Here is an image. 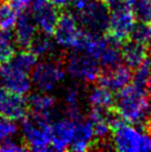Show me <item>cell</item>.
<instances>
[{"label": "cell", "instance_id": "6da1fadb", "mask_svg": "<svg viewBox=\"0 0 151 152\" xmlns=\"http://www.w3.org/2000/svg\"><path fill=\"white\" fill-rule=\"evenodd\" d=\"M113 109L125 121L146 129L151 117V99L146 89L129 83L117 91Z\"/></svg>", "mask_w": 151, "mask_h": 152}, {"label": "cell", "instance_id": "7a4b0ae2", "mask_svg": "<svg viewBox=\"0 0 151 152\" xmlns=\"http://www.w3.org/2000/svg\"><path fill=\"white\" fill-rule=\"evenodd\" d=\"M113 149L121 152L151 151V134L147 129L122 121L111 130Z\"/></svg>", "mask_w": 151, "mask_h": 152}, {"label": "cell", "instance_id": "3957f363", "mask_svg": "<svg viewBox=\"0 0 151 152\" xmlns=\"http://www.w3.org/2000/svg\"><path fill=\"white\" fill-rule=\"evenodd\" d=\"M51 121L32 113H27L20 120V131L27 150L47 152L51 150Z\"/></svg>", "mask_w": 151, "mask_h": 152}, {"label": "cell", "instance_id": "277c9868", "mask_svg": "<svg viewBox=\"0 0 151 152\" xmlns=\"http://www.w3.org/2000/svg\"><path fill=\"white\" fill-rule=\"evenodd\" d=\"M66 75L63 62L52 56L37 62L30 72V79L38 91L51 92L65 80Z\"/></svg>", "mask_w": 151, "mask_h": 152}, {"label": "cell", "instance_id": "5b68a950", "mask_svg": "<svg viewBox=\"0 0 151 152\" xmlns=\"http://www.w3.org/2000/svg\"><path fill=\"white\" fill-rule=\"evenodd\" d=\"M72 13L84 30L96 34H107L110 11L103 0H90L84 8L78 9Z\"/></svg>", "mask_w": 151, "mask_h": 152}, {"label": "cell", "instance_id": "8992f818", "mask_svg": "<svg viewBox=\"0 0 151 152\" xmlns=\"http://www.w3.org/2000/svg\"><path fill=\"white\" fill-rule=\"evenodd\" d=\"M66 60V72L75 80L82 81L86 83L98 82L102 68L99 62L90 55L84 51L70 50Z\"/></svg>", "mask_w": 151, "mask_h": 152}, {"label": "cell", "instance_id": "52a82bcc", "mask_svg": "<svg viewBox=\"0 0 151 152\" xmlns=\"http://www.w3.org/2000/svg\"><path fill=\"white\" fill-rule=\"evenodd\" d=\"M84 29L81 28L72 12L60 13L52 38L56 45L65 50H76L79 45Z\"/></svg>", "mask_w": 151, "mask_h": 152}, {"label": "cell", "instance_id": "ba28073f", "mask_svg": "<svg viewBox=\"0 0 151 152\" xmlns=\"http://www.w3.org/2000/svg\"><path fill=\"white\" fill-rule=\"evenodd\" d=\"M0 86L8 92L26 96L31 90L32 83L30 73L17 68L8 60L0 64Z\"/></svg>", "mask_w": 151, "mask_h": 152}, {"label": "cell", "instance_id": "9c48e42d", "mask_svg": "<svg viewBox=\"0 0 151 152\" xmlns=\"http://www.w3.org/2000/svg\"><path fill=\"white\" fill-rule=\"evenodd\" d=\"M29 11L36 21L38 30L52 36L60 16L59 8L49 0H32Z\"/></svg>", "mask_w": 151, "mask_h": 152}, {"label": "cell", "instance_id": "30bf717a", "mask_svg": "<svg viewBox=\"0 0 151 152\" xmlns=\"http://www.w3.org/2000/svg\"><path fill=\"white\" fill-rule=\"evenodd\" d=\"M136 18L131 8H125L110 12L108 34L118 42H125L129 39L130 32L136 23Z\"/></svg>", "mask_w": 151, "mask_h": 152}, {"label": "cell", "instance_id": "8fae6325", "mask_svg": "<svg viewBox=\"0 0 151 152\" xmlns=\"http://www.w3.org/2000/svg\"><path fill=\"white\" fill-rule=\"evenodd\" d=\"M75 120L68 118L66 115L51 121V150L62 152L69 149L75 133Z\"/></svg>", "mask_w": 151, "mask_h": 152}, {"label": "cell", "instance_id": "7c38bea8", "mask_svg": "<svg viewBox=\"0 0 151 152\" xmlns=\"http://www.w3.org/2000/svg\"><path fill=\"white\" fill-rule=\"evenodd\" d=\"M12 30L15 45L19 49H28L30 42L39 31L36 21L29 10L19 13Z\"/></svg>", "mask_w": 151, "mask_h": 152}, {"label": "cell", "instance_id": "4fadbf2b", "mask_svg": "<svg viewBox=\"0 0 151 152\" xmlns=\"http://www.w3.org/2000/svg\"><path fill=\"white\" fill-rule=\"evenodd\" d=\"M131 78L132 72L130 68L127 67L126 64H120L117 67L102 70L98 82L110 89L113 92H117L130 83Z\"/></svg>", "mask_w": 151, "mask_h": 152}, {"label": "cell", "instance_id": "5bb4252c", "mask_svg": "<svg viewBox=\"0 0 151 152\" xmlns=\"http://www.w3.org/2000/svg\"><path fill=\"white\" fill-rule=\"evenodd\" d=\"M96 138L91 121L88 118H82L76 121L75 133L69 149L75 152H84L92 148Z\"/></svg>", "mask_w": 151, "mask_h": 152}, {"label": "cell", "instance_id": "9a60e30c", "mask_svg": "<svg viewBox=\"0 0 151 152\" xmlns=\"http://www.w3.org/2000/svg\"><path fill=\"white\" fill-rule=\"evenodd\" d=\"M28 111L30 113L52 121V115L56 110V98L49 94V92L38 91L29 94L27 98Z\"/></svg>", "mask_w": 151, "mask_h": 152}, {"label": "cell", "instance_id": "2e32d148", "mask_svg": "<svg viewBox=\"0 0 151 152\" xmlns=\"http://www.w3.org/2000/svg\"><path fill=\"white\" fill-rule=\"evenodd\" d=\"M102 70L117 67L122 62L121 58V43L111 38L109 34H105V39L100 50L96 57Z\"/></svg>", "mask_w": 151, "mask_h": 152}, {"label": "cell", "instance_id": "e0dca14e", "mask_svg": "<svg viewBox=\"0 0 151 152\" xmlns=\"http://www.w3.org/2000/svg\"><path fill=\"white\" fill-rule=\"evenodd\" d=\"M27 113V98H25V96L15 94L7 91L2 101L0 102V114L13 121H20Z\"/></svg>", "mask_w": 151, "mask_h": 152}, {"label": "cell", "instance_id": "ac0fdd59", "mask_svg": "<svg viewBox=\"0 0 151 152\" xmlns=\"http://www.w3.org/2000/svg\"><path fill=\"white\" fill-rule=\"evenodd\" d=\"M121 58L127 67L134 69L148 58V47L128 39L121 43Z\"/></svg>", "mask_w": 151, "mask_h": 152}, {"label": "cell", "instance_id": "d6986e66", "mask_svg": "<svg viewBox=\"0 0 151 152\" xmlns=\"http://www.w3.org/2000/svg\"><path fill=\"white\" fill-rule=\"evenodd\" d=\"M90 108L99 110H110L114 107L113 91L102 85H97L90 88L87 96Z\"/></svg>", "mask_w": 151, "mask_h": 152}, {"label": "cell", "instance_id": "ffe728a7", "mask_svg": "<svg viewBox=\"0 0 151 152\" xmlns=\"http://www.w3.org/2000/svg\"><path fill=\"white\" fill-rule=\"evenodd\" d=\"M108 113H109V110H99L92 109V108H91L90 112H89L88 119L92 123L95 138L98 141L107 140V138L111 133V128H110L109 119H108Z\"/></svg>", "mask_w": 151, "mask_h": 152}, {"label": "cell", "instance_id": "44dd1931", "mask_svg": "<svg viewBox=\"0 0 151 152\" xmlns=\"http://www.w3.org/2000/svg\"><path fill=\"white\" fill-rule=\"evenodd\" d=\"M56 42L51 34H45L41 31H38V34L34 36L32 41L30 42L28 50H30L38 58H45V57H52V53L55 51Z\"/></svg>", "mask_w": 151, "mask_h": 152}, {"label": "cell", "instance_id": "7402d4cb", "mask_svg": "<svg viewBox=\"0 0 151 152\" xmlns=\"http://www.w3.org/2000/svg\"><path fill=\"white\" fill-rule=\"evenodd\" d=\"M38 59L39 58L36 55H34L30 50L20 49V51L15 52L11 56V58L9 59V61L12 64H15L17 68L30 73V72L32 71V69L34 68V66L37 64Z\"/></svg>", "mask_w": 151, "mask_h": 152}, {"label": "cell", "instance_id": "603a6c76", "mask_svg": "<svg viewBox=\"0 0 151 152\" xmlns=\"http://www.w3.org/2000/svg\"><path fill=\"white\" fill-rule=\"evenodd\" d=\"M18 16L19 13L9 4V1L0 2V30H12Z\"/></svg>", "mask_w": 151, "mask_h": 152}, {"label": "cell", "instance_id": "cb8c5ba5", "mask_svg": "<svg viewBox=\"0 0 151 152\" xmlns=\"http://www.w3.org/2000/svg\"><path fill=\"white\" fill-rule=\"evenodd\" d=\"M15 47L12 30H0V64L11 58L15 53Z\"/></svg>", "mask_w": 151, "mask_h": 152}, {"label": "cell", "instance_id": "d4e9b609", "mask_svg": "<svg viewBox=\"0 0 151 152\" xmlns=\"http://www.w3.org/2000/svg\"><path fill=\"white\" fill-rule=\"evenodd\" d=\"M134 71L132 73V78L131 81L132 83L136 86H138L140 88L146 89L147 83L149 79L151 78V60L150 58L142 61L141 64H139L137 68L133 69Z\"/></svg>", "mask_w": 151, "mask_h": 152}, {"label": "cell", "instance_id": "484cf974", "mask_svg": "<svg viewBox=\"0 0 151 152\" xmlns=\"http://www.w3.org/2000/svg\"><path fill=\"white\" fill-rule=\"evenodd\" d=\"M129 39L147 46L151 41V25L149 22L136 21L130 32Z\"/></svg>", "mask_w": 151, "mask_h": 152}, {"label": "cell", "instance_id": "4316f807", "mask_svg": "<svg viewBox=\"0 0 151 152\" xmlns=\"http://www.w3.org/2000/svg\"><path fill=\"white\" fill-rule=\"evenodd\" d=\"M131 10L137 21L149 22L151 19V0H137Z\"/></svg>", "mask_w": 151, "mask_h": 152}, {"label": "cell", "instance_id": "83f0119b", "mask_svg": "<svg viewBox=\"0 0 151 152\" xmlns=\"http://www.w3.org/2000/svg\"><path fill=\"white\" fill-rule=\"evenodd\" d=\"M17 131L18 127L16 124V121L10 120L0 114V142L7 138L13 137L17 133Z\"/></svg>", "mask_w": 151, "mask_h": 152}, {"label": "cell", "instance_id": "f1b7e54d", "mask_svg": "<svg viewBox=\"0 0 151 152\" xmlns=\"http://www.w3.org/2000/svg\"><path fill=\"white\" fill-rule=\"evenodd\" d=\"M26 150L27 147L25 143H21L16 139H13V137L7 138L0 142V151L2 152H22Z\"/></svg>", "mask_w": 151, "mask_h": 152}, {"label": "cell", "instance_id": "f546056e", "mask_svg": "<svg viewBox=\"0 0 151 152\" xmlns=\"http://www.w3.org/2000/svg\"><path fill=\"white\" fill-rule=\"evenodd\" d=\"M106 6L108 7L110 12L118 11L125 8H131L129 4L126 2V0H103Z\"/></svg>", "mask_w": 151, "mask_h": 152}, {"label": "cell", "instance_id": "4dcf8cb0", "mask_svg": "<svg viewBox=\"0 0 151 152\" xmlns=\"http://www.w3.org/2000/svg\"><path fill=\"white\" fill-rule=\"evenodd\" d=\"M31 4H32V0H10V4L12 6L13 9L18 13L28 11V9H30Z\"/></svg>", "mask_w": 151, "mask_h": 152}, {"label": "cell", "instance_id": "1f68e13d", "mask_svg": "<svg viewBox=\"0 0 151 152\" xmlns=\"http://www.w3.org/2000/svg\"><path fill=\"white\" fill-rule=\"evenodd\" d=\"M89 1H90V0H69V4H71L72 7H73L76 10H78V9L84 8Z\"/></svg>", "mask_w": 151, "mask_h": 152}, {"label": "cell", "instance_id": "d6a6232c", "mask_svg": "<svg viewBox=\"0 0 151 152\" xmlns=\"http://www.w3.org/2000/svg\"><path fill=\"white\" fill-rule=\"evenodd\" d=\"M49 1L59 9L65 8L69 4V0H49Z\"/></svg>", "mask_w": 151, "mask_h": 152}, {"label": "cell", "instance_id": "836d02e7", "mask_svg": "<svg viewBox=\"0 0 151 152\" xmlns=\"http://www.w3.org/2000/svg\"><path fill=\"white\" fill-rule=\"evenodd\" d=\"M146 91H147V94L149 96V98L151 99V78L149 79L147 83V87H146Z\"/></svg>", "mask_w": 151, "mask_h": 152}, {"label": "cell", "instance_id": "e575fe53", "mask_svg": "<svg viewBox=\"0 0 151 152\" xmlns=\"http://www.w3.org/2000/svg\"><path fill=\"white\" fill-rule=\"evenodd\" d=\"M6 93H7V90H4L1 86H0V102L2 101V99H4V97L6 96Z\"/></svg>", "mask_w": 151, "mask_h": 152}, {"label": "cell", "instance_id": "d590c367", "mask_svg": "<svg viewBox=\"0 0 151 152\" xmlns=\"http://www.w3.org/2000/svg\"><path fill=\"white\" fill-rule=\"evenodd\" d=\"M146 129H147V131L151 134V117H150V119H149V121H148L147 126H146Z\"/></svg>", "mask_w": 151, "mask_h": 152}, {"label": "cell", "instance_id": "8d00e7d4", "mask_svg": "<svg viewBox=\"0 0 151 152\" xmlns=\"http://www.w3.org/2000/svg\"><path fill=\"white\" fill-rule=\"evenodd\" d=\"M148 55H149V58H150V60H151V41L149 43H148Z\"/></svg>", "mask_w": 151, "mask_h": 152}, {"label": "cell", "instance_id": "74e56055", "mask_svg": "<svg viewBox=\"0 0 151 152\" xmlns=\"http://www.w3.org/2000/svg\"><path fill=\"white\" fill-rule=\"evenodd\" d=\"M136 1H137V0H126V2L128 4H129L130 7H132V4H133L134 2H136Z\"/></svg>", "mask_w": 151, "mask_h": 152}, {"label": "cell", "instance_id": "f35d334b", "mask_svg": "<svg viewBox=\"0 0 151 152\" xmlns=\"http://www.w3.org/2000/svg\"><path fill=\"white\" fill-rule=\"evenodd\" d=\"M7 1H10V0H0V2H7Z\"/></svg>", "mask_w": 151, "mask_h": 152}, {"label": "cell", "instance_id": "ab89813d", "mask_svg": "<svg viewBox=\"0 0 151 152\" xmlns=\"http://www.w3.org/2000/svg\"><path fill=\"white\" fill-rule=\"evenodd\" d=\"M149 23H150V25H151V19H150V21H149Z\"/></svg>", "mask_w": 151, "mask_h": 152}]
</instances>
